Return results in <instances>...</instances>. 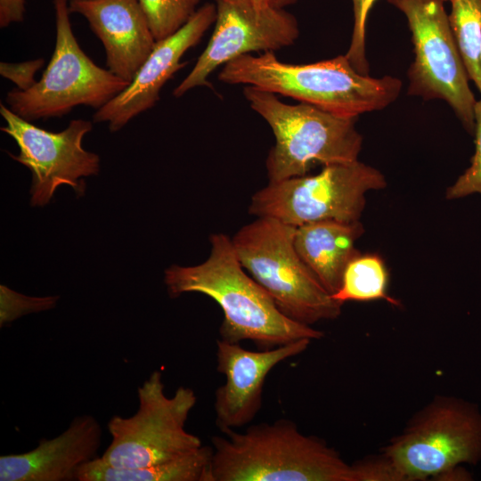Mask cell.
Masks as SVG:
<instances>
[{
	"label": "cell",
	"mask_w": 481,
	"mask_h": 481,
	"mask_svg": "<svg viewBox=\"0 0 481 481\" xmlns=\"http://www.w3.org/2000/svg\"><path fill=\"white\" fill-rule=\"evenodd\" d=\"M443 2H445V1H450V0H442Z\"/></svg>",
	"instance_id": "1f68e13d"
},
{
	"label": "cell",
	"mask_w": 481,
	"mask_h": 481,
	"mask_svg": "<svg viewBox=\"0 0 481 481\" xmlns=\"http://www.w3.org/2000/svg\"><path fill=\"white\" fill-rule=\"evenodd\" d=\"M211 437L208 481H355L352 465L289 420Z\"/></svg>",
	"instance_id": "3957f363"
},
{
	"label": "cell",
	"mask_w": 481,
	"mask_h": 481,
	"mask_svg": "<svg viewBox=\"0 0 481 481\" xmlns=\"http://www.w3.org/2000/svg\"><path fill=\"white\" fill-rule=\"evenodd\" d=\"M69 0H53L56 39L41 79L26 91H9L5 102L28 120L62 117L85 105L100 109L129 84L96 65L80 48L71 29Z\"/></svg>",
	"instance_id": "52a82bcc"
},
{
	"label": "cell",
	"mask_w": 481,
	"mask_h": 481,
	"mask_svg": "<svg viewBox=\"0 0 481 481\" xmlns=\"http://www.w3.org/2000/svg\"><path fill=\"white\" fill-rule=\"evenodd\" d=\"M26 12V0H0V27L21 22Z\"/></svg>",
	"instance_id": "4316f807"
},
{
	"label": "cell",
	"mask_w": 481,
	"mask_h": 481,
	"mask_svg": "<svg viewBox=\"0 0 481 481\" xmlns=\"http://www.w3.org/2000/svg\"><path fill=\"white\" fill-rule=\"evenodd\" d=\"M243 94L275 138L265 161L269 182L306 175L316 166L358 159L363 137L355 127L357 117L337 115L306 102L287 104L277 94L251 86Z\"/></svg>",
	"instance_id": "277c9868"
},
{
	"label": "cell",
	"mask_w": 481,
	"mask_h": 481,
	"mask_svg": "<svg viewBox=\"0 0 481 481\" xmlns=\"http://www.w3.org/2000/svg\"><path fill=\"white\" fill-rule=\"evenodd\" d=\"M256 5L263 6L271 4L272 0H251Z\"/></svg>",
	"instance_id": "f1b7e54d"
},
{
	"label": "cell",
	"mask_w": 481,
	"mask_h": 481,
	"mask_svg": "<svg viewBox=\"0 0 481 481\" xmlns=\"http://www.w3.org/2000/svg\"><path fill=\"white\" fill-rule=\"evenodd\" d=\"M480 63H481V53H480Z\"/></svg>",
	"instance_id": "4dcf8cb0"
},
{
	"label": "cell",
	"mask_w": 481,
	"mask_h": 481,
	"mask_svg": "<svg viewBox=\"0 0 481 481\" xmlns=\"http://www.w3.org/2000/svg\"><path fill=\"white\" fill-rule=\"evenodd\" d=\"M102 427L92 415L76 417L52 439L34 449L0 457L1 481H77L79 469L95 459L102 443Z\"/></svg>",
	"instance_id": "2e32d148"
},
{
	"label": "cell",
	"mask_w": 481,
	"mask_h": 481,
	"mask_svg": "<svg viewBox=\"0 0 481 481\" xmlns=\"http://www.w3.org/2000/svg\"><path fill=\"white\" fill-rule=\"evenodd\" d=\"M69 1H91V0H69Z\"/></svg>",
	"instance_id": "f546056e"
},
{
	"label": "cell",
	"mask_w": 481,
	"mask_h": 481,
	"mask_svg": "<svg viewBox=\"0 0 481 481\" xmlns=\"http://www.w3.org/2000/svg\"><path fill=\"white\" fill-rule=\"evenodd\" d=\"M210 245L206 261L194 266L173 265L165 270L164 281L170 298L197 292L218 304L224 313L219 328L222 340H251L264 350L324 336L322 331L289 318L277 307L270 295L247 273L228 235H210Z\"/></svg>",
	"instance_id": "6da1fadb"
},
{
	"label": "cell",
	"mask_w": 481,
	"mask_h": 481,
	"mask_svg": "<svg viewBox=\"0 0 481 481\" xmlns=\"http://www.w3.org/2000/svg\"><path fill=\"white\" fill-rule=\"evenodd\" d=\"M405 481L426 480L481 461V412L469 402L436 395L381 450Z\"/></svg>",
	"instance_id": "ba28073f"
},
{
	"label": "cell",
	"mask_w": 481,
	"mask_h": 481,
	"mask_svg": "<svg viewBox=\"0 0 481 481\" xmlns=\"http://www.w3.org/2000/svg\"><path fill=\"white\" fill-rule=\"evenodd\" d=\"M216 17V4L207 3L178 31L156 41L132 82L95 111L94 121L106 122L109 129L116 132L135 116L152 108L159 101V92L166 82L187 63L181 61L184 53L200 43L215 23Z\"/></svg>",
	"instance_id": "5bb4252c"
},
{
	"label": "cell",
	"mask_w": 481,
	"mask_h": 481,
	"mask_svg": "<svg viewBox=\"0 0 481 481\" xmlns=\"http://www.w3.org/2000/svg\"><path fill=\"white\" fill-rule=\"evenodd\" d=\"M215 28L207 47L186 77L175 88L181 97L196 86H209L208 76L219 66L253 52H273L294 44L299 35L297 19L273 4L251 0H215Z\"/></svg>",
	"instance_id": "7c38bea8"
},
{
	"label": "cell",
	"mask_w": 481,
	"mask_h": 481,
	"mask_svg": "<svg viewBox=\"0 0 481 481\" xmlns=\"http://www.w3.org/2000/svg\"><path fill=\"white\" fill-rule=\"evenodd\" d=\"M312 340L299 339L272 349L251 351L240 343L216 341V370L225 382L215 392L216 424L221 432L249 424L263 404L268 373L281 362L307 349Z\"/></svg>",
	"instance_id": "4fadbf2b"
},
{
	"label": "cell",
	"mask_w": 481,
	"mask_h": 481,
	"mask_svg": "<svg viewBox=\"0 0 481 481\" xmlns=\"http://www.w3.org/2000/svg\"><path fill=\"white\" fill-rule=\"evenodd\" d=\"M218 79L291 97L346 117L386 108L402 88L397 77L375 78L359 73L346 54L309 64L283 62L273 52L243 54L224 65Z\"/></svg>",
	"instance_id": "7a4b0ae2"
},
{
	"label": "cell",
	"mask_w": 481,
	"mask_h": 481,
	"mask_svg": "<svg viewBox=\"0 0 481 481\" xmlns=\"http://www.w3.org/2000/svg\"><path fill=\"white\" fill-rule=\"evenodd\" d=\"M448 16L469 79L481 93V0H450Z\"/></svg>",
	"instance_id": "ffe728a7"
},
{
	"label": "cell",
	"mask_w": 481,
	"mask_h": 481,
	"mask_svg": "<svg viewBox=\"0 0 481 481\" xmlns=\"http://www.w3.org/2000/svg\"><path fill=\"white\" fill-rule=\"evenodd\" d=\"M406 17L414 61L408 94L441 99L453 110L467 131L475 133V96L442 0H387Z\"/></svg>",
	"instance_id": "30bf717a"
},
{
	"label": "cell",
	"mask_w": 481,
	"mask_h": 481,
	"mask_svg": "<svg viewBox=\"0 0 481 481\" xmlns=\"http://www.w3.org/2000/svg\"><path fill=\"white\" fill-rule=\"evenodd\" d=\"M351 465L355 481H405L395 463L382 452Z\"/></svg>",
	"instance_id": "d4e9b609"
},
{
	"label": "cell",
	"mask_w": 481,
	"mask_h": 481,
	"mask_svg": "<svg viewBox=\"0 0 481 481\" xmlns=\"http://www.w3.org/2000/svg\"><path fill=\"white\" fill-rule=\"evenodd\" d=\"M388 273L382 258L376 254H358L347 265L339 289L332 298L343 305L348 301L387 300L398 306L387 295Z\"/></svg>",
	"instance_id": "d6986e66"
},
{
	"label": "cell",
	"mask_w": 481,
	"mask_h": 481,
	"mask_svg": "<svg viewBox=\"0 0 481 481\" xmlns=\"http://www.w3.org/2000/svg\"><path fill=\"white\" fill-rule=\"evenodd\" d=\"M103 45L108 69L130 84L156 40L139 0L69 1Z\"/></svg>",
	"instance_id": "9a60e30c"
},
{
	"label": "cell",
	"mask_w": 481,
	"mask_h": 481,
	"mask_svg": "<svg viewBox=\"0 0 481 481\" xmlns=\"http://www.w3.org/2000/svg\"><path fill=\"white\" fill-rule=\"evenodd\" d=\"M5 122L1 130L9 135L19 147V154H9L27 167L32 174L31 205L45 206L61 185L72 187L82 195L81 178L95 175L100 169L99 156L83 148L85 135L93 125L85 119H72L61 132H51L33 125L8 106L0 104Z\"/></svg>",
	"instance_id": "8fae6325"
},
{
	"label": "cell",
	"mask_w": 481,
	"mask_h": 481,
	"mask_svg": "<svg viewBox=\"0 0 481 481\" xmlns=\"http://www.w3.org/2000/svg\"><path fill=\"white\" fill-rule=\"evenodd\" d=\"M212 455L213 447L202 445L184 456L135 469L116 468L98 456L79 469L77 481H208Z\"/></svg>",
	"instance_id": "ac0fdd59"
},
{
	"label": "cell",
	"mask_w": 481,
	"mask_h": 481,
	"mask_svg": "<svg viewBox=\"0 0 481 481\" xmlns=\"http://www.w3.org/2000/svg\"><path fill=\"white\" fill-rule=\"evenodd\" d=\"M376 0H352L354 28L346 58L356 71L369 75V65L365 56V26L368 13Z\"/></svg>",
	"instance_id": "cb8c5ba5"
},
{
	"label": "cell",
	"mask_w": 481,
	"mask_h": 481,
	"mask_svg": "<svg viewBox=\"0 0 481 481\" xmlns=\"http://www.w3.org/2000/svg\"><path fill=\"white\" fill-rule=\"evenodd\" d=\"M360 221L322 220L296 227L294 246L300 258L330 294L340 287L349 262L359 254Z\"/></svg>",
	"instance_id": "e0dca14e"
},
{
	"label": "cell",
	"mask_w": 481,
	"mask_h": 481,
	"mask_svg": "<svg viewBox=\"0 0 481 481\" xmlns=\"http://www.w3.org/2000/svg\"><path fill=\"white\" fill-rule=\"evenodd\" d=\"M200 0H139L156 41L183 27L196 13Z\"/></svg>",
	"instance_id": "44dd1931"
},
{
	"label": "cell",
	"mask_w": 481,
	"mask_h": 481,
	"mask_svg": "<svg viewBox=\"0 0 481 481\" xmlns=\"http://www.w3.org/2000/svg\"><path fill=\"white\" fill-rule=\"evenodd\" d=\"M0 326L22 315L38 313L55 306L58 297H29L1 285Z\"/></svg>",
	"instance_id": "7402d4cb"
},
{
	"label": "cell",
	"mask_w": 481,
	"mask_h": 481,
	"mask_svg": "<svg viewBox=\"0 0 481 481\" xmlns=\"http://www.w3.org/2000/svg\"><path fill=\"white\" fill-rule=\"evenodd\" d=\"M138 408L130 417L113 416L107 428L111 441L101 459L120 469L148 467L189 454L202 446L185 424L197 403L193 389L179 387L165 394L160 371L138 387Z\"/></svg>",
	"instance_id": "8992f818"
},
{
	"label": "cell",
	"mask_w": 481,
	"mask_h": 481,
	"mask_svg": "<svg viewBox=\"0 0 481 481\" xmlns=\"http://www.w3.org/2000/svg\"><path fill=\"white\" fill-rule=\"evenodd\" d=\"M45 60L38 58L19 63H0V74L12 81L16 89L26 91L36 83L35 75L44 66Z\"/></svg>",
	"instance_id": "484cf974"
},
{
	"label": "cell",
	"mask_w": 481,
	"mask_h": 481,
	"mask_svg": "<svg viewBox=\"0 0 481 481\" xmlns=\"http://www.w3.org/2000/svg\"><path fill=\"white\" fill-rule=\"evenodd\" d=\"M386 185L380 171L358 159L328 165L316 175L269 182L252 196L249 213L295 227L322 220L360 221L366 193Z\"/></svg>",
	"instance_id": "9c48e42d"
},
{
	"label": "cell",
	"mask_w": 481,
	"mask_h": 481,
	"mask_svg": "<svg viewBox=\"0 0 481 481\" xmlns=\"http://www.w3.org/2000/svg\"><path fill=\"white\" fill-rule=\"evenodd\" d=\"M296 1L297 0H272L271 4L276 7L283 8L284 6L291 4Z\"/></svg>",
	"instance_id": "83f0119b"
},
{
	"label": "cell",
	"mask_w": 481,
	"mask_h": 481,
	"mask_svg": "<svg viewBox=\"0 0 481 481\" xmlns=\"http://www.w3.org/2000/svg\"><path fill=\"white\" fill-rule=\"evenodd\" d=\"M296 227L269 216L257 217L232 238L249 274L289 318L312 326L334 320L342 306L321 284L294 246Z\"/></svg>",
	"instance_id": "5b68a950"
},
{
	"label": "cell",
	"mask_w": 481,
	"mask_h": 481,
	"mask_svg": "<svg viewBox=\"0 0 481 481\" xmlns=\"http://www.w3.org/2000/svg\"><path fill=\"white\" fill-rule=\"evenodd\" d=\"M475 115V153L470 166L458 177L446 192L448 200H456L466 196L481 194V99L476 102Z\"/></svg>",
	"instance_id": "603a6c76"
}]
</instances>
